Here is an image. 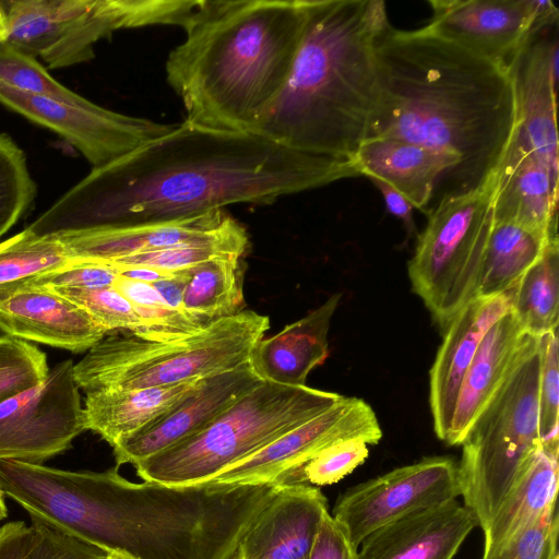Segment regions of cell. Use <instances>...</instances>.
Returning a JSON list of instances; mask_svg holds the SVG:
<instances>
[{
	"label": "cell",
	"mask_w": 559,
	"mask_h": 559,
	"mask_svg": "<svg viewBox=\"0 0 559 559\" xmlns=\"http://www.w3.org/2000/svg\"><path fill=\"white\" fill-rule=\"evenodd\" d=\"M360 176L356 160L300 153L253 132L176 124L93 170L26 229L67 236L173 221Z\"/></svg>",
	"instance_id": "1"
},
{
	"label": "cell",
	"mask_w": 559,
	"mask_h": 559,
	"mask_svg": "<svg viewBox=\"0 0 559 559\" xmlns=\"http://www.w3.org/2000/svg\"><path fill=\"white\" fill-rule=\"evenodd\" d=\"M379 104L367 139H395L431 150L452 165L450 193L488 185L519 124L513 75L425 27L379 33L374 47Z\"/></svg>",
	"instance_id": "2"
},
{
	"label": "cell",
	"mask_w": 559,
	"mask_h": 559,
	"mask_svg": "<svg viewBox=\"0 0 559 559\" xmlns=\"http://www.w3.org/2000/svg\"><path fill=\"white\" fill-rule=\"evenodd\" d=\"M382 0H306L288 78L253 133L294 151L355 160L379 104L376 39Z\"/></svg>",
	"instance_id": "3"
},
{
	"label": "cell",
	"mask_w": 559,
	"mask_h": 559,
	"mask_svg": "<svg viewBox=\"0 0 559 559\" xmlns=\"http://www.w3.org/2000/svg\"><path fill=\"white\" fill-rule=\"evenodd\" d=\"M305 22L306 0L202 1L165 66L185 121L253 132L288 78Z\"/></svg>",
	"instance_id": "4"
},
{
	"label": "cell",
	"mask_w": 559,
	"mask_h": 559,
	"mask_svg": "<svg viewBox=\"0 0 559 559\" xmlns=\"http://www.w3.org/2000/svg\"><path fill=\"white\" fill-rule=\"evenodd\" d=\"M269 328L267 316L243 310L168 342L129 334L107 336L74 364V379L83 393L168 386L203 379L247 362Z\"/></svg>",
	"instance_id": "5"
},
{
	"label": "cell",
	"mask_w": 559,
	"mask_h": 559,
	"mask_svg": "<svg viewBox=\"0 0 559 559\" xmlns=\"http://www.w3.org/2000/svg\"><path fill=\"white\" fill-rule=\"evenodd\" d=\"M343 397L307 385L263 381L198 433L134 464L136 474L175 486L211 480Z\"/></svg>",
	"instance_id": "6"
},
{
	"label": "cell",
	"mask_w": 559,
	"mask_h": 559,
	"mask_svg": "<svg viewBox=\"0 0 559 559\" xmlns=\"http://www.w3.org/2000/svg\"><path fill=\"white\" fill-rule=\"evenodd\" d=\"M539 373V337H533L461 443V496L483 531L542 449Z\"/></svg>",
	"instance_id": "7"
},
{
	"label": "cell",
	"mask_w": 559,
	"mask_h": 559,
	"mask_svg": "<svg viewBox=\"0 0 559 559\" xmlns=\"http://www.w3.org/2000/svg\"><path fill=\"white\" fill-rule=\"evenodd\" d=\"M495 188L496 177L479 189L443 194L417 235L408 277L441 331L476 297L495 222Z\"/></svg>",
	"instance_id": "8"
},
{
	"label": "cell",
	"mask_w": 559,
	"mask_h": 559,
	"mask_svg": "<svg viewBox=\"0 0 559 559\" xmlns=\"http://www.w3.org/2000/svg\"><path fill=\"white\" fill-rule=\"evenodd\" d=\"M5 43L59 69L91 60L114 32L156 25L154 0H5Z\"/></svg>",
	"instance_id": "9"
},
{
	"label": "cell",
	"mask_w": 559,
	"mask_h": 559,
	"mask_svg": "<svg viewBox=\"0 0 559 559\" xmlns=\"http://www.w3.org/2000/svg\"><path fill=\"white\" fill-rule=\"evenodd\" d=\"M74 364L66 359L39 383L0 403V461L40 464L85 429Z\"/></svg>",
	"instance_id": "10"
},
{
	"label": "cell",
	"mask_w": 559,
	"mask_h": 559,
	"mask_svg": "<svg viewBox=\"0 0 559 559\" xmlns=\"http://www.w3.org/2000/svg\"><path fill=\"white\" fill-rule=\"evenodd\" d=\"M459 496L457 464L448 456H429L348 488L332 518L357 550L381 526Z\"/></svg>",
	"instance_id": "11"
},
{
	"label": "cell",
	"mask_w": 559,
	"mask_h": 559,
	"mask_svg": "<svg viewBox=\"0 0 559 559\" xmlns=\"http://www.w3.org/2000/svg\"><path fill=\"white\" fill-rule=\"evenodd\" d=\"M424 26L441 37L510 68L537 34L558 23V9L544 0H429Z\"/></svg>",
	"instance_id": "12"
},
{
	"label": "cell",
	"mask_w": 559,
	"mask_h": 559,
	"mask_svg": "<svg viewBox=\"0 0 559 559\" xmlns=\"http://www.w3.org/2000/svg\"><path fill=\"white\" fill-rule=\"evenodd\" d=\"M0 103L58 133L76 147L93 168L115 162L176 126L123 115L95 103L72 105L20 92L2 83Z\"/></svg>",
	"instance_id": "13"
},
{
	"label": "cell",
	"mask_w": 559,
	"mask_h": 559,
	"mask_svg": "<svg viewBox=\"0 0 559 559\" xmlns=\"http://www.w3.org/2000/svg\"><path fill=\"white\" fill-rule=\"evenodd\" d=\"M381 437L382 430L370 405L361 399L344 396L320 415L225 468L211 480L272 483L280 474L331 442L359 438L373 445Z\"/></svg>",
	"instance_id": "14"
},
{
	"label": "cell",
	"mask_w": 559,
	"mask_h": 559,
	"mask_svg": "<svg viewBox=\"0 0 559 559\" xmlns=\"http://www.w3.org/2000/svg\"><path fill=\"white\" fill-rule=\"evenodd\" d=\"M262 382L249 360L204 378L166 414L112 447L117 466L134 465L198 433Z\"/></svg>",
	"instance_id": "15"
},
{
	"label": "cell",
	"mask_w": 559,
	"mask_h": 559,
	"mask_svg": "<svg viewBox=\"0 0 559 559\" xmlns=\"http://www.w3.org/2000/svg\"><path fill=\"white\" fill-rule=\"evenodd\" d=\"M513 288L495 297H475L443 331L429 372V402L437 437L450 431L460 389L477 347L490 326L512 309Z\"/></svg>",
	"instance_id": "16"
},
{
	"label": "cell",
	"mask_w": 559,
	"mask_h": 559,
	"mask_svg": "<svg viewBox=\"0 0 559 559\" xmlns=\"http://www.w3.org/2000/svg\"><path fill=\"white\" fill-rule=\"evenodd\" d=\"M552 28L556 26L533 37L512 62L510 70L518 103L516 135L558 178V43L556 36H550Z\"/></svg>",
	"instance_id": "17"
},
{
	"label": "cell",
	"mask_w": 559,
	"mask_h": 559,
	"mask_svg": "<svg viewBox=\"0 0 559 559\" xmlns=\"http://www.w3.org/2000/svg\"><path fill=\"white\" fill-rule=\"evenodd\" d=\"M326 513L318 487L280 486L242 536L236 559H307Z\"/></svg>",
	"instance_id": "18"
},
{
	"label": "cell",
	"mask_w": 559,
	"mask_h": 559,
	"mask_svg": "<svg viewBox=\"0 0 559 559\" xmlns=\"http://www.w3.org/2000/svg\"><path fill=\"white\" fill-rule=\"evenodd\" d=\"M477 525L475 513L452 499L376 530L358 546L357 559H453Z\"/></svg>",
	"instance_id": "19"
},
{
	"label": "cell",
	"mask_w": 559,
	"mask_h": 559,
	"mask_svg": "<svg viewBox=\"0 0 559 559\" xmlns=\"http://www.w3.org/2000/svg\"><path fill=\"white\" fill-rule=\"evenodd\" d=\"M0 325L13 338L73 353L87 352L107 334L83 308L44 287H27L1 301Z\"/></svg>",
	"instance_id": "20"
},
{
	"label": "cell",
	"mask_w": 559,
	"mask_h": 559,
	"mask_svg": "<svg viewBox=\"0 0 559 559\" xmlns=\"http://www.w3.org/2000/svg\"><path fill=\"white\" fill-rule=\"evenodd\" d=\"M492 205L496 223L558 237V178L516 133L496 174Z\"/></svg>",
	"instance_id": "21"
},
{
	"label": "cell",
	"mask_w": 559,
	"mask_h": 559,
	"mask_svg": "<svg viewBox=\"0 0 559 559\" xmlns=\"http://www.w3.org/2000/svg\"><path fill=\"white\" fill-rule=\"evenodd\" d=\"M234 218L224 209L173 221L57 236L74 260L108 263L204 240Z\"/></svg>",
	"instance_id": "22"
},
{
	"label": "cell",
	"mask_w": 559,
	"mask_h": 559,
	"mask_svg": "<svg viewBox=\"0 0 559 559\" xmlns=\"http://www.w3.org/2000/svg\"><path fill=\"white\" fill-rule=\"evenodd\" d=\"M533 337L523 331L511 310L485 333L464 376L445 443H462Z\"/></svg>",
	"instance_id": "23"
},
{
	"label": "cell",
	"mask_w": 559,
	"mask_h": 559,
	"mask_svg": "<svg viewBox=\"0 0 559 559\" xmlns=\"http://www.w3.org/2000/svg\"><path fill=\"white\" fill-rule=\"evenodd\" d=\"M342 294L332 295L323 305L282 331L261 338L249 362L263 381L286 386H304L310 371L329 356L328 333Z\"/></svg>",
	"instance_id": "24"
},
{
	"label": "cell",
	"mask_w": 559,
	"mask_h": 559,
	"mask_svg": "<svg viewBox=\"0 0 559 559\" xmlns=\"http://www.w3.org/2000/svg\"><path fill=\"white\" fill-rule=\"evenodd\" d=\"M359 175L380 179L425 210L438 183L448 182L452 165L438 153L395 139H367L355 157Z\"/></svg>",
	"instance_id": "25"
},
{
	"label": "cell",
	"mask_w": 559,
	"mask_h": 559,
	"mask_svg": "<svg viewBox=\"0 0 559 559\" xmlns=\"http://www.w3.org/2000/svg\"><path fill=\"white\" fill-rule=\"evenodd\" d=\"M203 379L168 386L86 392L83 405L85 429L115 447L166 414Z\"/></svg>",
	"instance_id": "26"
},
{
	"label": "cell",
	"mask_w": 559,
	"mask_h": 559,
	"mask_svg": "<svg viewBox=\"0 0 559 559\" xmlns=\"http://www.w3.org/2000/svg\"><path fill=\"white\" fill-rule=\"evenodd\" d=\"M558 455L540 449L484 530L486 557L534 525L557 502Z\"/></svg>",
	"instance_id": "27"
},
{
	"label": "cell",
	"mask_w": 559,
	"mask_h": 559,
	"mask_svg": "<svg viewBox=\"0 0 559 559\" xmlns=\"http://www.w3.org/2000/svg\"><path fill=\"white\" fill-rule=\"evenodd\" d=\"M556 238L513 223H496L488 239L476 297L490 298L515 287Z\"/></svg>",
	"instance_id": "28"
},
{
	"label": "cell",
	"mask_w": 559,
	"mask_h": 559,
	"mask_svg": "<svg viewBox=\"0 0 559 559\" xmlns=\"http://www.w3.org/2000/svg\"><path fill=\"white\" fill-rule=\"evenodd\" d=\"M243 257H222L192 267L183 294L186 313L202 328L245 310Z\"/></svg>",
	"instance_id": "29"
},
{
	"label": "cell",
	"mask_w": 559,
	"mask_h": 559,
	"mask_svg": "<svg viewBox=\"0 0 559 559\" xmlns=\"http://www.w3.org/2000/svg\"><path fill=\"white\" fill-rule=\"evenodd\" d=\"M511 311L523 331L534 337L558 329L559 245L552 240L513 288Z\"/></svg>",
	"instance_id": "30"
},
{
	"label": "cell",
	"mask_w": 559,
	"mask_h": 559,
	"mask_svg": "<svg viewBox=\"0 0 559 559\" xmlns=\"http://www.w3.org/2000/svg\"><path fill=\"white\" fill-rule=\"evenodd\" d=\"M73 261L57 236L40 237L25 228L0 242V302Z\"/></svg>",
	"instance_id": "31"
},
{
	"label": "cell",
	"mask_w": 559,
	"mask_h": 559,
	"mask_svg": "<svg viewBox=\"0 0 559 559\" xmlns=\"http://www.w3.org/2000/svg\"><path fill=\"white\" fill-rule=\"evenodd\" d=\"M114 287L133 306L144 332L142 340L168 342L192 335L203 328L171 308L152 284L118 276Z\"/></svg>",
	"instance_id": "32"
},
{
	"label": "cell",
	"mask_w": 559,
	"mask_h": 559,
	"mask_svg": "<svg viewBox=\"0 0 559 559\" xmlns=\"http://www.w3.org/2000/svg\"><path fill=\"white\" fill-rule=\"evenodd\" d=\"M369 443L359 438L331 442L304 462L280 474L272 483L278 486H324L337 483L365 462Z\"/></svg>",
	"instance_id": "33"
},
{
	"label": "cell",
	"mask_w": 559,
	"mask_h": 559,
	"mask_svg": "<svg viewBox=\"0 0 559 559\" xmlns=\"http://www.w3.org/2000/svg\"><path fill=\"white\" fill-rule=\"evenodd\" d=\"M36 195L23 151L0 133V237L24 214Z\"/></svg>",
	"instance_id": "34"
},
{
	"label": "cell",
	"mask_w": 559,
	"mask_h": 559,
	"mask_svg": "<svg viewBox=\"0 0 559 559\" xmlns=\"http://www.w3.org/2000/svg\"><path fill=\"white\" fill-rule=\"evenodd\" d=\"M0 83L20 92L90 106L93 103L57 82L35 58L0 43Z\"/></svg>",
	"instance_id": "35"
},
{
	"label": "cell",
	"mask_w": 559,
	"mask_h": 559,
	"mask_svg": "<svg viewBox=\"0 0 559 559\" xmlns=\"http://www.w3.org/2000/svg\"><path fill=\"white\" fill-rule=\"evenodd\" d=\"M558 329L539 337L538 432L542 449L559 455Z\"/></svg>",
	"instance_id": "36"
},
{
	"label": "cell",
	"mask_w": 559,
	"mask_h": 559,
	"mask_svg": "<svg viewBox=\"0 0 559 559\" xmlns=\"http://www.w3.org/2000/svg\"><path fill=\"white\" fill-rule=\"evenodd\" d=\"M53 290L83 308L106 333L129 332V335L142 338L144 325L140 317L131 302L114 286Z\"/></svg>",
	"instance_id": "37"
},
{
	"label": "cell",
	"mask_w": 559,
	"mask_h": 559,
	"mask_svg": "<svg viewBox=\"0 0 559 559\" xmlns=\"http://www.w3.org/2000/svg\"><path fill=\"white\" fill-rule=\"evenodd\" d=\"M46 355L26 341H0V403L45 379Z\"/></svg>",
	"instance_id": "38"
},
{
	"label": "cell",
	"mask_w": 559,
	"mask_h": 559,
	"mask_svg": "<svg viewBox=\"0 0 559 559\" xmlns=\"http://www.w3.org/2000/svg\"><path fill=\"white\" fill-rule=\"evenodd\" d=\"M557 502L540 519L497 551L483 559H559Z\"/></svg>",
	"instance_id": "39"
},
{
	"label": "cell",
	"mask_w": 559,
	"mask_h": 559,
	"mask_svg": "<svg viewBox=\"0 0 559 559\" xmlns=\"http://www.w3.org/2000/svg\"><path fill=\"white\" fill-rule=\"evenodd\" d=\"M119 274L107 263L74 260L73 262L32 281L27 287L51 289H93L114 286ZM24 288V289H25Z\"/></svg>",
	"instance_id": "40"
},
{
	"label": "cell",
	"mask_w": 559,
	"mask_h": 559,
	"mask_svg": "<svg viewBox=\"0 0 559 559\" xmlns=\"http://www.w3.org/2000/svg\"><path fill=\"white\" fill-rule=\"evenodd\" d=\"M307 559H357V550L330 513L325 514Z\"/></svg>",
	"instance_id": "41"
},
{
	"label": "cell",
	"mask_w": 559,
	"mask_h": 559,
	"mask_svg": "<svg viewBox=\"0 0 559 559\" xmlns=\"http://www.w3.org/2000/svg\"><path fill=\"white\" fill-rule=\"evenodd\" d=\"M373 186L380 191L388 211L400 218L407 233L408 237L417 235L416 225L414 221V206L412 203L397 190L388 185L386 182L369 178Z\"/></svg>",
	"instance_id": "42"
},
{
	"label": "cell",
	"mask_w": 559,
	"mask_h": 559,
	"mask_svg": "<svg viewBox=\"0 0 559 559\" xmlns=\"http://www.w3.org/2000/svg\"><path fill=\"white\" fill-rule=\"evenodd\" d=\"M191 270L192 267L177 271L173 275L152 284L171 308L182 313H186L183 309V294L191 277Z\"/></svg>",
	"instance_id": "43"
},
{
	"label": "cell",
	"mask_w": 559,
	"mask_h": 559,
	"mask_svg": "<svg viewBox=\"0 0 559 559\" xmlns=\"http://www.w3.org/2000/svg\"><path fill=\"white\" fill-rule=\"evenodd\" d=\"M110 265H112L117 270L119 276L134 280V281L145 282V283H150V284H153V283H155L162 278H165L167 276H170L175 273V272H165V271H160V270H156V269H148V267H142V266H124V265H114V264H110Z\"/></svg>",
	"instance_id": "44"
},
{
	"label": "cell",
	"mask_w": 559,
	"mask_h": 559,
	"mask_svg": "<svg viewBox=\"0 0 559 559\" xmlns=\"http://www.w3.org/2000/svg\"><path fill=\"white\" fill-rule=\"evenodd\" d=\"M7 38V23H5V13L0 1V43L5 41Z\"/></svg>",
	"instance_id": "45"
},
{
	"label": "cell",
	"mask_w": 559,
	"mask_h": 559,
	"mask_svg": "<svg viewBox=\"0 0 559 559\" xmlns=\"http://www.w3.org/2000/svg\"><path fill=\"white\" fill-rule=\"evenodd\" d=\"M4 493L0 488V520L4 519L7 516V507L4 502Z\"/></svg>",
	"instance_id": "46"
},
{
	"label": "cell",
	"mask_w": 559,
	"mask_h": 559,
	"mask_svg": "<svg viewBox=\"0 0 559 559\" xmlns=\"http://www.w3.org/2000/svg\"><path fill=\"white\" fill-rule=\"evenodd\" d=\"M103 559H130V558H127L122 555H119V554H115V552H109L106 557H104Z\"/></svg>",
	"instance_id": "47"
},
{
	"label": "cell",
	"mask_w": 559,
	"mask_h": 559,
	"mask_svg": "<svg viewBox=\"0 0 559 559\" xmlns=\"http://www.w3.org/2000/svg\"><path fill=\"white\" fill-rule=\"evenodd\" d=\"M8 338H12V337L0 325V341H4V340H8Z\"/></svg>",
	"instance_id": "48"
}]
</instances>
